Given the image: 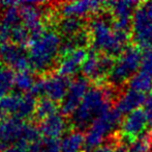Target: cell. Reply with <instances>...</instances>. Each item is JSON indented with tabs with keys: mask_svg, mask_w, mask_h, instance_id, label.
I'll list each match as a JSON object with an SVG mask.
<instances>
[{
	"mask_svg": "<svg viewBox=\"0 0 152 152\" xmlns=\"http://www.w3.org/2000/svg\"><path fill=\"white\" fill-rule=\"evenodd\" d=\"M20 2H17L14 5H10L7 7H3V14H2L1 22L5 23L6 25L10 26L12 28L16 27L17 25H20V21L22 20L20 14V8L18 7Z\"/></svg>",
	"mask_w": 152,
	"mask_h": 152,
	"instance_id": "obj_22",
	"label": "cell"
},
{
	"mask_svg": "<svg viewBox=\"0 0 152 152\" xmlns=\"http://www.w3.org/2000/svg\"><path fill=\"white\" fill-rule=\"evenodd\" d=\"M42 78H44L45 95L58 103L64 100L72 85L69 77L61 76L58 73L50 72Z\"/></svg>",
	"mask_w": 152,
	"mask_h": 152,
	"instance_id": "obj_10",
	"label": "cell"
},
{
	"mask_svg": "<svg viewBox=\"0 0 152 152\" xmlns=\"http://www.w3.org/2000/svg\"><path fill=\"white\" fill-rule=\"evenodd\" d=\"M145 100H146L145 94L138 93L128 89L125 92H120L116 102L114 103V108L121 116L128 115L140 108V106L144 104Z\"/></svg>",
	"mask_w": 152,
	"mask_h": 152,
	"instance_id": "obj_12",
	"label": "cell"
},
{
	"mask_svg": "<svg viewBox=\"0 0 152 152\" xmlns=\"http://www.w3.org/2000/svg\"><path fill=\"white\" fill-rule=\"evenodd\" d=\"M67 121L60 114H54L39 123L42 134L46 138L59 139L67 129Z\"/></svg>",
	"mask_w": 152,
	"mask_h": 152,
	"instance_id": "obj_13",
	"label": "cell"
},
{
	"mask_svg": "<svg viewBox=\"0 0 152 152\" xmlns=\"http://www.w3.org/2000/svg\"><path fill=\"white\" fill-rule=\"evenodd\" d=\"M88 31L93 50L115 59L120 56L128 46V41L132 40L129 31L117 30L113 27L112 20L108 21L102 17L92 19L88 24Z\"/></svg>",
	"mask_w": 152,
	"mask_h": 152,
	"instance_id": "obj_1",
	"label": "cell"
},
{
	"mask_svg": "<svg viewBox=\"0 0 152 152\" xmlns=\"http://www.w3.org/2000/svg\"><path fill=\"white\" fill-rule=\"evenodd\" d=\"M40 132L39 126H36L33 123H27L25 125L24 132H23V136L21 140H24L25 142H27L28 144H34V143L40 142Z\"/></svg>",
	"mask_w": 152,
	"mask_h": 152,
	"instance_id": "obj_25",
	"label": "cell"
},
{
	"mask_svg": "<svg viewBox=\"0 0 152 152\" xmlns=\"http://www.w3.org/2000/svg\"><path fill=\"white\" fill-rule=\"evenodd\" d=\"M85 144V136L80 130H72L62 140L61 152H80Z\"/></svg>",
	"mask_w": 152,
	"mask_h": 152,
	"instance_id": "obj_18",
	"label": "cell"
},
{
	"mask_svg": "<svg viewBox=\"0 0 152 152\" xmlns=\"http://www.w3.org/2000/svg\"><path fill=\"white\" fill-rule=\"evenodd\" d=\"M89 52L86 48H77L66 54L65 56H62L59 59L57 73L61 76L69 77L77 73L80 66L85 63V61L88 57Z\"/></svg>",
	"mask_w": 152,
	"mask_h": 152,
	"instance_id": "obj_11",
	"label": "cell"
},
{
	"mask_svg": "<svg viewBox=\"0 0 152 152\" xmlns=\"http://www.w3.org/2000/svg\"><path fill=\"white\" fill-rule=\"evenodd\" d=\"M23 55H25V52L22 47L17 46L12 42L0 43V63L14 68Z\"/></svg>",
	"mask_w": 152,
	"mask_h": 152,
	"instance_id": "obj_15",
	"label": "cell"
},
{
	"mask_svg": "<svg viewBox=\"0 0 152 152\" xmlns=\"http://www.w3.org/2000/svg\"><path fill=\"white\" fill-rule=\"evenodd\" d=\"M115 61L116 59L109 55L102 54L94 50L89 51L88 57L81 67L83 75L95 83L96 87H102L106 85L107 79H109Z\"/></svg>",
	"mask_w": 152,
	"mask_h": 152,
	"instance_id": "obj_5",
	"label": "cell"
},
{
	"mask_svg": "<svg viewBox=\"0 0 152 152\" xmlns=\"http://www.w3.org/2000/svg\"><path fill=\"white\" fill-rule=\"evenodd\" d=\"M44 148L47 152H61L62 141L60 139H53V138H45L42 140Z\"/></svg>",
	"mask_w": 152,
	"mask_h": 152,
	"instance_id": "obj_27",
	"label": "cell"
},
{
	"mask_svg": "<svg viewBox=\"0 0 152 152\" xmlns=\"http://www.w3.org/2000/svg\"><path fill=\"white\" fill-rule=\"evenodd\" d=\"M12 43L16 44L17 46L24 48L25 46H29L31 37L30 33L25 25H17L12 30V37H10Z\"/></svg>",
	"mask_w": 152,
	"mask_h": 152,
	"instance_id": "obj_24",
	"label": "cell"
},
{
	"mask_svg": "<svg viewBox=\"0 0 152 152\" xmlns=\"http://www.w3.org/2000/svg\"><path fill=\"white\" fill-rule=\"evenodd\" d=\"M94 152H117V151H116V148H115L114 145L109 143V144H107V145L100 146L99 148H97Z\"/></svg>",
	"mask_w": 152,
	"mask_h": 152,
	"instance_id": "obj_31",
	"label": "cell"
},
{
	"mask_svg": "<svg viewBox=\"0 0 152 152\" xmlns=\"http://www.w3.org/2000/svg\"><path fill=\"white\" fill-rule=\"evenodd\" d=\"M23 95L20 93H10L0 99V113L2 115L15 116L18 112Z\"/></svg>",
	"mask_w": 152,
	"mask_h": 152,
	"instance_id": "obj_19",
	"label": "cell"
},
{
	"mask_svg": "<svg viewBox=\"0 0 152 152\" xmlns=\"http://www.w3.org/2000/svg\"><path fill=\"white\" fill-rule=\"evenodd\" d=\"M143 106H144L143 110H144L145 114L148 118L149 124H152V92L149 93V95L146 97V100H145Z\"/></svg>",
	"mask_w": 152,
	"mask_h": 152,
	"instance_id": "obj_30",
	"label": "cell"
},
{
	"mask_svg": "<svg viewBox=\"0 0 152 152\" xmlns=\"http://www.w3.org/2000/svg\"><path fill=\"white\" fill-rule=\"evenodd\" d=\"M89 91V80L84 76H80L72 81V85L64 98L60 108L64 116H72L82 103L85 95Z\"/></svg>",
	"mask_w": 152,
	"mask_h": 152,
	"instance_id": "obj_7",
	"label": "cell"
},
{
	"mask_svg": "<svg viewBox=\"0 0 152 152\" xmlns=\"http://www.w3.org/2000/svg\"><path fill=\"white\" fill-rule=\"evenodd\" d=\"M34 78L32 77L29 72H23V73H18L15 79V85L18 87L20 91H30L33 87Z\"/></svg>",
	"mask_w": 152,
	"mask_h": 152,
	"instance_id": "obj_26",
	"label": "cell"
},
{
	"mask_svg": "<svg viewBox=\"0 0 152 152\" xmlns=\"http://www.w3.org/2000/svg\"><path fill=\"white\" fill-rule=\"evenodd\" d=\"M29 148H30V144L25 142L24 140H20L16 144L8 147L4 152H30Z\"/></svg>",
	"mask_w": 152,
	"mask_h": 152,
	"instance_id": "obj_29",
	"label": "cell"
},
{
	"mask_svg": "<svg viewBox=\"0 0 152 152\" xmlns=\"http://www.w3.org/2000/svg\"><path fill=\"white\" fill-rule=\"evenodd\" d=\"M25 125L26 123L19 118L2 115L0 117V143L10 147L8 145L19 142L23 136Z\"/></svg>",
	"mask_w": 152,
	"mask_h": 152,
	"instance_id": "obj_9",
	"label": "cell"
},
{
	"mask_svg": "<svg viewBox=\"0 0 152 152\" xmlns=\"http://www.w3.org/2000/svg\"><path fill=\"white\" fill-rule=\"evenodd\" d=\"M129 152H151L152 151V130H148L140 136L129 145Z\"/></svg>",
	"mask_w": 152,
	"mask_h": 152,
	"instance_id": "obj_23",
	"label": "cell"
},
{
	"mask_svg": "<svg viewBox=\"0 0 152 152\" xmlns=\"http://www.w3.org/2000/svg\"><path fill=\"white\" fill-rule=\"evenodd\" d=\"M60 46V36L53 30L46 31L42 37L31 40L28 46L31 69L39 73H47L49 68L54 64L57 54H59Z\"/></svg>",
	"mask_w": 152,
	"mask_h": 152,
	"instance_id": "obj_2",
	"label": "cell"
},
{
	"mask_svg": "<svg viewBox=\"0 0 152 152\" xmlns=\"http://www.w3.org/2000/svg\"><path fill=\"white\" fill-rule=\"evenodd\" d=\"M149 124L144 110L138 108L128 114L122 120L119 134L125 143H134L137 139L146 132Z\"/></svg>",
	"mask_w": 152,
	"mask_h": 152,
	"instance_id": "obj_6",
	"label": "cell"
},
{
	"mask_svg": "<svg viewBox=\"0 0 152 152\" xmlns=\"http://www.w3.org/2000/svg\"><path fill=\"white\" fill-rule=\"evenodd\" d=\"M36 100L35 97L32 96L30 93L24 94L21 100L20 106L18 108V112L14 117H17L21 120L28 119L30 117H33L34 112H35Z\"/></svg>",
	"mask_w": 152,
	"mask_h": 152,
	"instance_id": "obj_21",
	"label": "cell"
},
{
	"mask_svg": "<svg viewBox=\"0 0 152 152\" xmlns=\"http://www.w3.org/2000/svg\"><path fill=\"white\" fill-rule=\"evenodd\" d=\"M132 41L141 50H152V1L140 2L132 21Z\"/></svg>",
	"mask_w": 152,
	"mask_h": 152,
	"instance_id": "obj_4",
	"label": "cell"
},
{
	"mask_svg": "<svg viewBox=\"0 0 152 152\" xmlns=\"http://www.w3.org/2000/svg\"><path fill=\"white\" fill-rule=\"evenodd\" d=\"M141 68H142V71L152 75V50L145 51V53H143Z\"/></svg>",
	"mask_w": 152,
	"mask_h": 152,
	"instance_id": "obj_28",
	"label": "cell"
},
{
	"mask_svg": "<svg viewBox=\"0 0 152 152\" xmlns=\"http://www.w3.org/2000/svg\"><path fill=\"white\" fill-rule=\"evenodd\" d=\"M15 79L16 75L12 68L4 65L0 66V99L8 95L15 85Z\"/></svg>",
	"mask_w": 152,
	"mask_h": 152,
	"instance_id": "obj_20",
	"label": "cell"
},
{
	"mask_svg": "<svg viewBox=\"0 0 152 152\" xmlns=\"http://www.w3.org/2000/svg\"><path fill=\"white\" fill-rule=\"evenodd\" d=\"M127 87L129 90L138 93L145 94L152 92V75L147 72L140 71L136 73L127 81Z\"/></svg>",
	"mask_w": 152,
	"mask_h": 152,
	"instance_id": "obj_17",
	"label": "cell"
},
{
	"mask_svg": "<svg viewBox=\"0 0 152 152\" xmlns=\"http://www.w3.org/2000/svg\"><path fill=\"white\" fill-rule=\"evenodd\" d=\"M59 108L58 102L53 101L48 97H40L36 101L35 112H34L33 118L36 123L39 124L50 116L57 114V110Z\"/></svg>",
	"mask_w": 152,
	"mask_h": 152,
	"instance_id": "obj_16",
	"label": "cell"
},
{
	"mask_svg": "<svg viewBox=\"0 0 152 152\" xmlns=\"http://www.w3.org/2000/svg\"><path fill=\"white\" fill-rule=\"evenodd\" d=\"M142 59L143 53L141 49L134 45H128L115 61L114 68L108 79L109 85L117 89L127 82L142 65Z\"/></svg>",
	"mask_w": 152,
	"mask_h": 152,
	"instance_id": "obj_3",
	"label": "cell"
},
{
	"mask_svg": "<svg viewBox=\"0 0 152 152\" xmlns=\"http://www.w3.org/2000/svg\"><path fill=\"white\" fill-rule=\"evenodd\" d=\"M8 147L7 146H5L4 144H2V143H0V152H4L7 149Z\"/></svg>",
	"mask_w": 152,
	"mask_h": 152,
	"instance_id": "obj_32",
	"label": "cell"
},
{
	"mask_svg": "<svg viewBox=\"0 0 152 152\" xmlns=\"http://www.w3.org/2000/svg\"><path fill=\"white\" fill-rule=\"evenodd\" d=\"M56 26L58 28V31L62 36H64L67 39H70L84 30L85 23L82 18L66 17V18L59 19Z\"/></svg>",
	"mask_w": 152,
	"mask_h": 152,
	"instance_id": "obj_14",
	"label": "cell"
},
{
	"mask_svg": "<svg viewBox=\"0 0 152 152\" xmlns=\"http://www.w3.org/2000/svg\"><path fill=\"white\" fill-rule=\"evenodd\" d=\"M59 14L62 18L66 17H77L82 18L88 15H98L102 10H104V2L96 0H85V1H72L59 4Z\"/></svg>",
	"mask_w": 152,
	"mask_h": 152,
	"instance_id": "obj_8",
	"label": "cell"
}]
</instances>
